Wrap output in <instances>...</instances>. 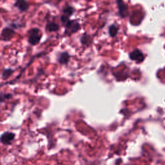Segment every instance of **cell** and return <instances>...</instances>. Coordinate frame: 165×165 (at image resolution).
Wrapping results in <instances>:
<instances>
[{
  "mask_svg": "<svg viewBox=\"0 0 165 165\" xmlns=\"http://www.w3.org/2000/svg\"><path fill=\"white\" fill-rule=\"evenodd\" d=\"M41 38V31L38 28H32L28 32V41L32 45H35L38 44Z\"/></svg>",
  "mask_w": 165,
  "mask_h": 165,
  "instance_id": "cell-1",
  "label": "cell"
},
{
  "mask_svg": "<svg viewBox=\"0 0 165 165\" xmlns=\"http://www.w3.org/2000/svg\"><path fill=\"white\" fill-rule=\"evenodd\" d=\"M64 26L65 28L64 33L68 35L77 32L81 27L80 24L77 20H69Z\"/></svg>",
  "mask_w": 165,
  "mask_h": 165,
  "instance_id": "cell-2",
  "label": "cell"
},
{
  "mask_svg": "<svg viewBox=\"0 0 165 165\" xmlns=\"http://www.w3.org/2000/svg\"><path fill=\"white\" fill-rule=\"evenodd\" d=\"M15 134L10 132H5L1 135V142L4 145H10L15 139Z\"/></svg>",
  "mask_w": 165,
  "mask_h": 165,
  "instance_id": "cell-3",
  "label": "cell"
},
{
  "mask_svg": "<svg viewBox=\"0 0 165 165\" xmlns=\"http://www.w3.org/2000/svg\"><path fill=\"white\" fill-rule=\"evenodd\" d=\"M129 57H130V60L133 61H135L138 63L142 62L145 59V56L142 53V52L138 49L134 50V51L130 53L129 54Z\"/></svg>",
  "mask_w": 165,
  "mask_h": 165,
  "instance_id": "cell-4",
  "label": "cell"
},
{
  "mask_svg": "<svg viewBox=\"0 0 165 165\" xmlns=\"http://www.w3.org/2000/svg\"><path fill=\"white\" fill-rule=\"evenodd\" d=\"M117 3L118 6L119 16L121 18H126V16H128V10L127 5L123 2L121 1H117Z\"/></svg>",
  "mask_w": 165,
  "mask_h": 165,
  "instance_id": "cell-5",
  "label": "cell"
},
{
  "mask_svg": "<svg viewBox=\"0 0 165 165\" xmlns=\"http://www.w3.org/2000/svg\"><path fill=\"white\" fill-rule=\"evenodd\" d=\"M14 34V31L12 29H11V28L9 27H6V28H5L2 31V36L4 40L7 41V40H9L12 37Z\"/></svg>",
  "mask_w": 165,
  "mask_h": 165,
  "instance_id": "cell-6",
  "label": "cell"
},
{
  "mask_svg": "<svg viewBox=\"0 0 165 165\" xmlns=\"http://www.w3.org/2000/svg\"><path fill=\"white\" fill-rule=\"evenodd\" d=\"M63 15L64 17H67L69 18L74 12V9L72 6H71L68 5H66L63 8Z\"/></svg>",
  "mask_w": 165,
  "mask_h": 165,
  "instance_id": "cell-7",
  "label": "cell"
},
{
  "mask_svg": "<svg viewBox=\"0 0 165 165\" xmlns=\"http://www.w3.org/2000/svg\"><path fill=\"white\" fill-rule=\"evenodd\" d=\"M14 6H16L21 12H25L29 8V5L25 1H17L14 3Z\"/></svg>",
  "mask_w": 165,
  "mask_h": 165,
  "instance_id": "cell-8",
  "label": "cell"
},
{
  "mask_svg": "<svg viewBox=\"0 0 165 165\" xmlns=\"http://www.w3.org/2000/svg\"><path fill=\"white\" fill-rule=\"evenodd\" d=\"M70 59V56L69 55V54L68 52H64L60 54L57 60H58L60 63L65 64L68 63Z\"/></svg>",
  "mask_w": 165,
  "mask_h": 165,
  "instance_id": "cell-9",
  "label": "cell"
},
{
  "mask_svg": "<svg viewBox=\"0 0 165 165\" xmlns=\"http://www.w3.org/2000/svg\"><path fill=\"white\" fill-rule=\"evenodd\" d=\"M59 25L55 22H50L46 25V30L48 32H54L59 30Z\"/></svg>",
  "mask_w": 165,
  "mask_h": 165,
  "instance_id": "cell-10",
  "label": "cell"
},
{
  "mask_svg": "<svg viewBox=\"0 0 165 165\" xmlns=\"http://www.w3.org/2000/svg\"><path fill=\"white\" fill-rule=\"evenodd\" d=\"M119 28L116 25L112 24L109 28V32L111 37H115L118 34Z\"/></svg>",
  "mask_w": 165,
  "mask_h": 165,
  "instance_id": "cell-11",
  "label": "cell"
},
{
  "mask_svg": "<svg viewBox=\"0 0 165 165\" xmlns=\"http://www.w3.org/2000/svg\"><path fill=\"white\" fill-rule=\"evenodd\" d=\"M81 43L83 45H87L89 41L90 42V37L87 34H85L83 35H82V37L81 38Z\"/></svg>",
  "mask_w": 165,
  "mask_h": 165,
  "instance_id": "cell-12",
  "label": "cell"
},
{
  "mask_svg": "<svg viewBox=\"0 0 165 165\" xmlns=\"http://www.w3.org/2000/svg\"><path fill=\"white\" fill-rule=\"evenodd\" d=\"M14 70L10 69V68H8V69H6L3 71V72L2 74V77L3 79H7L8 78L12 73H13Z\"/></svg>",
  "mask_w": 165,
  "mask_h": 165,
  "instance_id": "cell-13",
  "label": "cell"
},
{
  "mask_svg": "<svg viewBox=\"0 0 165 165\" xmlns=\"http://www.w3.org/2000/svg\"><path fill=\"white\" fill-rule=\"evenodd\" d=\"M11 97H12V96H11L10 94H5V95L4 96V97L2 96V97H1V99L3 100V99L4 97H5V98L6 97V99H9V98H10Z\"/></svg>",
  "mask_w": 165,
  "mask_h": 165,
  "instance_id": "cell-14",
  "label": "cell"
}]
</instances>
